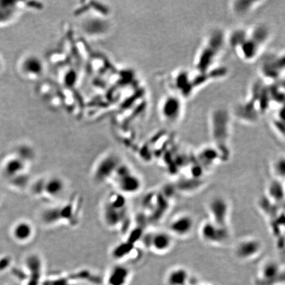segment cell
Returning a JSON list of instances; mask_svg holds the SVG:
<instances>
[{
    "instance_id": "6da1fadb",
    "label": "cell",
    "mask_w": 285,
    "mask_h": 285,
    "mask_svg": "<svg viewBox=\"0 0 285 285\" xmlns=\"http://www.w3.org/2000/svg\"><path fill=\"white\" fill-rule=\"evenodd\" d=\"M271 38L268 26L255 24L249 27L237 28L227 34V45L242 62L258 60Z\"/></svg>"
},
{
    "instance_id": "7a4b0ae2",
    "label": "cell",
    "mask_w": 285,
    "mask_h": 285,
    "mask_svg": "<svg viewBox=\"0 0 285 285\" xmlns=\"http://www.w3.org/2000/svg\"><path fill=\"white\" fill-rule=\"evenodd\" d=\"M227 45V33L220 28L211 30L196 53L194 69L205 73L218 67V59Z\"/></svg>"
},
{
    "instance_id": "3957f363",
    "label": "cell",
    "mask_w": 285,
    "mask_h": 285,
    "mask_svg": "<svg viewBox=\"0 0 285 285\" xmlns=\"http://www.w3.org/2000/svg\"><path fill=\"white\" fill-rule=\"evenodd\" d=\"M231 116L224 108H216L210 116V133L213 146L227 161L231 155Z\"/></svg>"
},
{
    "instance_id": "277c9868",
    "label": "cell",
    "mask_w": 285,
    "mask_h": 285,
    "mask_svg": "<svg viewBox=\"0 0 285 285\" xmlns=\"http://www.w3.org/2000/svg\"><path fill=\"white\" fill-rule=\"evenodd\" d=\"M198 232L204 243L214 247L227 245L232 238L230 227L218 225L208 218L201 223Z\"/></svg>"
},
{
    "instance_id": "5b68a950",
    "label": "cell",
    "mask_w": 285,
    "mask_h": 285,
    "mask_svg": "<svg viewBox=\"0 0 285 285\" xmlns=\"http://www.w3.org/2000/svg\"><path fill=\"white\" fill-rule=\"evenodd\" d=\"M260 79L267 83L284 82V51L270 53L263 59L260 66Z\"/></svg>"
},
{
    "instance_id": "8992f818",
    "label": "cell",
    "mask_w": 285,
    "mask_h": 285,
    "mask_svg": "<svg viewBox=\"0 0 285 285\" xmlns=\"http://www.w3.org/2000/svg\"><path fill=\"white\" fill-rule=\"evenodd\" d=\"M255 279L257 285H284V266L275 259H266L259 266Z\"/></svg>"
},
{
    "instance_id": "52a82bcc",
    "label": "cell",
    "mask_w": 285,
    "mask_h": 285,
    "mask_svg": "<svg viewBox=\"0 0 285 285\" xmlns=\"http://www.w3.org/2000/svg\"><path fill=\"white\" fill-rule=\"evenodd\" d=\"M264 251V244L258 237L249 236L238 240L233 247L234 258L242 262H251L260 258Z\"/></svg>"
},
{
    "instance_id": "ba28073f",
    "label": "cell",
    "mask_w": 285,
    "mask_h": 285,
    "mask_svg": "<svg viewBox=\"0 0 285 285\" xmlns=\"http://www.w3.org/2000/svg\"><path fill=\"white\" fill-rule=\"evenodd\" d=\"M113 178L118 190L122 194L132 195L138 193L142 188V178L125 164H120Z\"/></svg>"
},
{
    "instance_id": "9c48e42d",
    "label": "cell",
    "mask_w": 285,
    "mask_h": 285,
    "mask_svg": "<svg viewBox=\"0 0 285 285\" xmlns=\"http://www.w3.org/2000/svg\"><path fill=\"white\" fill-rule=\"evenodd\" d=\"M159 110L161 119L164 123L177 125L180 121L184 113V100L170 92L161 100Z\"/></svg>"
},
{
    "instance_id": "30bf717a",
    "label": "cell",
    "mask_w": 285,
    "mask_h": 285,
    "mask_svg": "<svg viewBox=\"0 0 285 285\" xmlns=\"http://www.w3.org/2000/svg\"><path fill=\"white\" fill-rule=\"evenodd\" d=\"M206 210L210 221L230 227L231 204L225 196L217 195L211 197L207 203Z\"/></svg>"
},
{
    "instance_id": "8fae6325",
    "label": "cell",
    "mask_w": 285,
    "mask_h": 285,
    "mask_svg": "<svg viewBox=\"0 0 285 285\" xmlns=\"http://www.w3.org/2000/svg\"><path fill=\"white\" fill-rule=\"evenodd\" d=\"M196 227V219L189 213H180L170 219L166 229L175 239H186L192 236Z\"/></svg>"
},
{
    "instance_id": "7c38bea8",
    "label": "cell",
    "mask_w": 285,
    "mask_h": 285,
    "mask_svg": "<svg viewBox=\"0 0 285 285\" xmlns=\"http://www.w3.org/2000/svg\"><path fill=\"white\" fill-rule=\"evenodd\" d=\"M175 238L167 230L153 231L145 238V245L157 255H165L170 252L175 244Z\"/></svg>"
},
{
    "instance_id": "4fadbf2b",
    "label": "cell",
    "mask_w": 285,
    "mask_h": 285,
    "mask_svg": "<svg viewBox=\"0 0 285 285\" xmlns=\"http://www.w3.org/2000/svg\"><path fill=\"white\" fill-rule=\"evenodd\" d=\"M38 189L42 190L40 195L43 194L49 199H58L66 191V184L62 178L53 176L36 181L32 187L33 192H36Z\"/></svg>"
},
{
    "instance_id": "5bb4252c",
    "label": "cell",
    "mask_w": 285,
    "mask_h": 285,
    "mask_svg": "<svg viewBox=\"0 0 285 285\" xmlns=\"http://www.w3.org/2000/svg\"><path fill=\"white\" fill-rule=\"evenodd\" d=\"M164 281L165 285H192L196 281L188 268L178 266L168 270Z\"/></svg>"
},
{
    "instance_id": "9a60e30c",
    "label": "cell",
    "mask_w": 285,
    "mask_h": 285,
    "mask_svg": "<svg viewBox=\"0 0 285 285\" xmlns=\"http://www.w3.org/2000/svg\"><path fill=\"white\" fill-rule=\"evenodd\" d=\"M10 233L17 243L27 244L34 237V226L27 220H20L12 226Z\"/></svg>"
},
{
    "instance_id": "2e32d148",
    "label": "cell",
    "mask_w": 285,
    "mask_h": 285,
    "mask_svg": "<svg viewBox=\"0 0 285 285\" xmlns=\"http://www.w3.org/2000/svg\"><path fill=\"white\" fill-rule=\"evenodd\" d=\"M27 168V162L18 156H14L5 160L1 167V173L3 177L10 181L20 176L25 175Z\"/></svg>"
},
{
    "instance_id": "e0dca14e",
    "label": "cell",
    "mask_w": 285,
    "mask_h": 285,
    "mask_svg": "<svg viewBox=\"0 0 285 285\" xmlns=\"http://www.w3.org/2000/svg\"><path fill=\"white\" fill-rule=\"evenodd\" d=\"M285 182L274 179L270 181L266 190V198L273 204L284 207Z\"/></svg>"
},
{
    "instance_id": "ac0fdd59",
    "label": "cell",
    "mask_w": 285,
    "mask_h": 285,
    "mask_svg": "<svg viewBox=\"0 0 285 285\" xmlns=\"http://www.w3.org/2000/svg\"><path fill=\"white\" fill-rule=\"evenodd\" d=\"M264 3L262 1H251V0H234L231 1L230 8L231 12L234 16L243 18L250 14L255 10L261 3Z\"/></svg>"
},
{
    "instance_id": "d6986e66",
    "label": "cell",
    "mask_w": 285,
    "mask_h": 285,
    "mask_svg": "<svg viewBox=\"0 0 285 285\" xmlns=\"http://www.w3.org/2000/svg\"><path fill=\"white\" fill-rule=\"evenodd\" d=\"M197 156L201 163L205 164L206 166H212L216 164L218 161H223L221 155L213 145L201 149L198 153Z\"/></svg>"
},
{
    "instance_id": "ffe728a7",
    "label": "cell",
    "mask_w": 285,
    "mask_h": 285,
    "mask_svg": "<svg viewBox=\"0 0 285 285\" xmlns=\"http://www.w3.org/2000/svg\"><path fill=\"white\" fill-rule=\"evenodd\" d=\"M284 107L275 110V115L271 118V127L276 136L283 142L285 141V122L283 117Z\"/></svg>"
},
{
    "instance_id": "44dd1931",
    "label": "cell",
    "mask_w": 285,
    "mask_h": 285,
    "mask_svg": "<svg viewBox=\"0 0 285 285\" xmlns=\"http://www.w3.org/2000/svg\"><path fill=\"white\" fill-rule=\"evenodd\" d=\"M271 172L274 179L285 182V159L284 155H280L272 161Z\"/></svg>"
},
{
    "instance_id": "7402d4cb",
    "label": "cell",
    "mask_w": 285,
    "mask_h": 285,
    "mask_svg": "<svg viewBox=\"0 0 285 285\" xmlns=\"http://www.w3.org/2000/svg\"><path fill=\"white\" fill-rule=\"evenodd\" d=\"M23 70L27 74L33 75H38L42 73V64L41 61L35 56L27 58L23 62Z\"/></svg>"
},
{
    "instance_id": "603a6c76",
    "label": "cell",
    "mask_w": 285,
    "mask_h": 285,
    "mask_svg": "<svg viewBox=\"0 0 285 285\" xmlns=\"http://www.w3.org/2000/svg\"><path fill=\"white\" fill-rule=\"evenodd\" d=\"M192 285H214L210 284V283H207L198 282V281H196L195 282H194L193 283V284H192Z\"/></svg>"
}]
</instances>
